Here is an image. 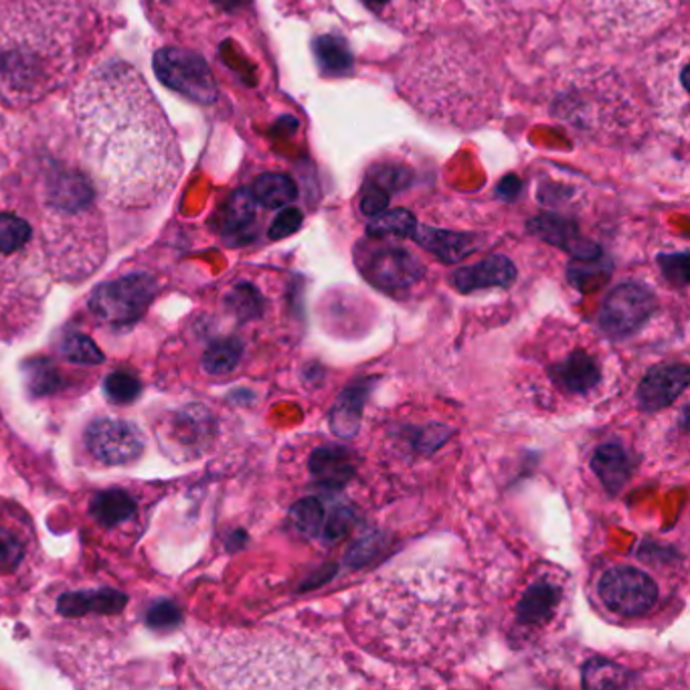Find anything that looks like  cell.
<instances>
[{
	"label": "cell",
	"instance_id": "obj_1",
	"mask_svg": "<svg viewBox=\"0 0 690 690\" xmlns=\"http://www.w3.org/2000/svg\"><path fill=\"white\" fill-rule=\"evenodd\" d=\"M76 167L101 205L150 209L177 189L185 170L177 132L136 67L106 59L71 93Z\"/></svg>",
	"mask_w": 690,
	"mask_h": 690
},
{
	"label": "cell",
	"instance_id": "obj_2",
	"mask_svg": "<svg viewBox=\"0 0 690 690\" xmlns=\"http://www.w3.org/2000/svg\"><path fill=\"white\" fill-rule=\"evenodd\" d=\"M120 0H0V103L27 110L86 71Z\"/></svg>",
	"mask_w": 690,
	"mask_h": 690
},
{
	"label": "cell",
	"instance_id": "obj_3",
	"mask_svg": "<svg viewBox=\"0 0 690 690\" xmlns=\"http://www.w3.org/2000/svg\"><path fill=\"white\" fill-rule=\"evenodd\" d=\"M395 83L401 98L435 126L472 132L501 116L502 67L472 34H422L401 51Z\"/></svg>",
	"mask_w": 690,
	"mask_h": 690
},
{
	"label": "cell",
	"instance_id": "obj_4",
	"mask_svg": "<svg viewBox=\"0 0 690 690\" xmlns=\"http://www.w3.org/2000/svg\"><path fill=\"white\" fill-rule=\"evenodd\" d=\"M462 583L442 571L393 573L373 583L358 605L368 644L395 657H427L466 622Z\"/></svg>",
	"mask_w": 690,
	"mask_h": 690
},
{
	"label": "cell",
	"instance_id": "obj_5",
	"mask_svg": "<svg viewBox=\"0 0 690 690\" xmlns=\"http://www.w3.org/2000/svg\"><path fill=\"white\" fill-rule=\"evenodd\" d=\"M549 114L579 140L595 146L634 142L644 130V106L610 67H569L551 81Z\"/></svg>",
	"mask_w": 690,
	"mask_h": 690
},
{
	"label": "cell",
	"instance_id": "obj_6",
	"mask_svg": "<svg viewBox=\"0 0 690 690\" xmlns=\"http://www.w3.org/2000/svg\"><path fill=\"white\" fill-rule=\"evenodd\" d=\"M98 193L76 165L51 162L43 180L45 244L57 278H86L106 257Z\"/></svg>",
	"mask_w": 690,
	"mask_h": 690
},
{
	"label": "cell",
	"instance_id": "obj_7",
	"mask_svg": "<svg viewBox=\"0 0 690 690\" xmlns=\"http://www.w3.org/2000/svg\"><path fill=\"white\" fill-rule=\"evenodd\" d=\"M200 677L209 687H326L321 664L286 635L209 634L199 642Z\"/></svg>",
	"mask_w": 690,
	"mask_h": 690
},
{
	"label": "cell",
	"instance_id": "obj_8",
	"mask_svg": "<svg viewBox=\"0 0 690 690\" xmlns=\"http://www.w3.org/2000/svg\"><path fill=\"white\" fill-rule=\"evenodd\" d=\"M579 29L600 47L638 49L670 31L687 0H569Z\"/></svg>",
	"mask_w": 690,
	"mask_h": 690
},
{
	"label": "cell",
	"instance_id": "obj_9",
	"mask_svg": "<svg viewBox=\"0 0 690 690\" xmlns=\"http://www.w3.org/2000/svg\"><path fill=\"white\" fill-rule=\"evenodd\" d=\"M156 496L146 484H110L89 492L83 524L100 545L128 551L142 536Z\"/></svg>",
	"mask_w": 690,
	"mask_h": 690
},
{
	"label": "cell",
	"instance_id": "obj_10",
	"mask_svg": "<svg viewBox=\"0 0 690 690\" xmlns=\"http://www.w3.org/2000/svg\"><path fill=\"white\" fill-rule=\"evenodd\" d=\"M645 59L644 88L662 126L674 132L689 128V37L687 29L664 33L652 41Z\"/></svg>",
	"mask_w": 690,
	"mask_h": 690
},
{
	"label": "cell",
	"instance_id": "obj_11",
	"mask_svg": "<svg viewBox=\"0 0 690 690\" xmlns=\"http://www.w3.org/2000/svg\"><path fill=\"white\" fill-rule=\"evenodd\" d=\"M43 568V546L31 512L0 496V600L29 593Z\"/></svg>",
	"mask_w": 690,
	"mask_h": 690
},
{
	"label": "cell",
	"instance_id": "obj_12",
	"mask_svg": "<svg viewBox=\"0 0 690 690\" xmlns=\"http://www.w3.org/2000/svg\"><path fill=\"white\" fill-rule=\"evenodd\" d=\"M79 444L83 462L93 467L132 466L145 456L146 434L138 423L130 420L98 415L86 423Z\"/></svg>",
	"mask_w": 690,
	"mask_h": 690
},
{
	"label": "cell",
	"instance_id": "obj_13",
	"mask_svg": "<svg viewBox=\"0 0 690 690\" xmlns=\"http://www.w3.org/2000/svg\"><path fill=\"white\" fill-rule=\"evenodd\" d=\"M356 266L368 284L385 292H400L423 278L422 262L410 249L390 241H363L356 245Z\"/></svg>",
	"mask_w": 690,
	"mask_h": 690
},
{
	"label": "cell",
	"instance_id": "obj_14",
	"mask_svg": "<svg viewBox=\"0 0 690 690\" xmlns=\"http://www.w3.org/2000/svg\"><path fill=\"white\" fill-rule=\"evenodd\" d=\"M657 310L652 289L638 282H625L610 289L601 304L600 326L612 338H625L638 333Z\"/></svg>",
	"mask_w": 690,
	"mask_h": 690
},
{
	"label": "cell",
	"instance_id": "obj_15",
	"mask_svg": "<svg viewBox=\"0 0 690 690\" xmlns=\"http://www.w3.org/2000/svg\"><path fill=\"white\" fill-rule=\"evenodd\" d=\"M600 598L608 610L623 618H635L652 610L658 600L654 579L635 568H613L601 578Z\"/></svg>",
	"mask_w": 690,
	"mask_h": 690
},
{
	"label": "cell",
	"instance_id": "obj_16",
	"mask_svg": "<svg viewBox=\"0 0 690 690\" xmlns=\"http://www.w3.org/2000/svg\"><path fill=\"white\" fill-rule=\"evenodd\" d=\"M152 298V279L146 276H130L103 284L91 296V310L101 316V321L118 323L130 321L145 310Z\"/></svg>",
	"mask_w": 690,
	"mask_h": 690
},
{
	"label": "cell",
	"instance_id": "obj_17",
	"mask_svg": "<svg viewBox=\"0 0 690 690\" xmlns=\"http://www.w3.org/2000/svg\"><path fill=\"white\" fill-rule=\"evenodd\" d=\"M155 66L156 76L170 88L183 91L185 96L200 101L215 98L209 69L199 57L189 56L183 51H172V49H162L156 56Z\"/></svg>",
	"mask_w": 690,
	"mask_h": 690
},
{
	"label": "cell",
	"instance_id": "obj_18",
	"mask_svg": "<svg viewBox=\"0 0 690 690\" xmlns=\"http://www.w3.org/2000/svg\"><path fill=\"white\" fill-rule=\"evenodd\" d=\"M690 371L687 365H664L650 368L638 385V403L645 413L660 412L679 400L689 387Z\"/></svg>",
	"mask_w": 690,
	"mask_h": 690
},
{
	"label": "cell",
	"instance_id": "obj_19",
	"mask_svg": "<svg viewBox=\"0 0 690 690\" xmlns=\"http://www.w3.org/2000/svg\"><path fill=\"white\" fill-rule=\"evenodd\" d=\"M378 21L401 33H422L432 22L435 0H361Z\"/></svg>",
	"mask_w": 690,
	"mask_h": 690
},
{
	"label": "cell",
	"instance_id": "obj_20",
	"mask_svg": "<svg viewBox=\"0 0 690 690\" xmlns=\"http://www.w3.org/2000/svg\"><path fill=\"white\" fill-rule=\"evenodd\" d=\"M516 279V267L509 257H484L474 266L462 267L454 272L452 282L462 294H472L479 289L509 288Z\"/></svg>",
	"mask_w": 690,
	"mask_h": 690
},
{
	"label": "cell",
	"instance_id": "obj_21",
	"mask_svg": "<svg viewBox=\"0 0 690 690\" xmlns=\"http://www.w3.org/2000/svg\"><path fill=\"white\" fill-rule=\"evenodd\" d=\"M549 375L553 383L571 395H588L601 381L600 365L585 351H575L565 356L555 367H551Z\"/></svg>",
	"mask_w": 690,
	"mask_h": 690
},
{
	"label": "cell",
	"instance_id": "obj_22",
	"mask_svg": "<svg viewBox=\"0 0 690 690\" xmlns=\"http://www.w3.org/2000/svg\"><path fill=\"white\" fill-rule=\"evenodd\" d=\"M559 601H561V591L553 583L549 581L533 583L516 603V610H514L516 623L524 628L545 625L555 615Z\"/></svg>",
	"mask_w": 690,
	"mask_h": 690
},
{
	"label": "cell",
	"instance_id": "obj_23",
	"mask_svg": "<svg viewBox=\"0 0 690 690\" xmlns=\"http://www.w3.org/2000/svg\"><path fill=\"white\" fill-rule=\"evenodd\" d=\"M410 237H413L425 249H430L434 256L440 257L445 264H456L479 247L472 235L452 234V231L430 229V227L413 229Z\"/></svg>",
	"mask_w": 690,
	"mask_h": 690
},
{
	"label": "cell",
	"instance_id": "obj_24",
	"mask_svg": "<svg viewBox=\"0 0 690 690\" xmlns=\"http://www.w3.org/2000/svg\"><path fill=\"white\" fill-rule=\"evenodd\" d=\"M591 470L610 494H620L632 476V462L620 445H601L591 457Z\"/></svg>",
	"mask_w": 690,
	"mask_h": 690
},
{
	"label": "cell",
	"instance_id": "obj_25",
	"mask_svg": "<svg viewBox=\"0 0 690 690\" xmlns=\"http://www.w3.org/2000/svg\"><path fill=\"white\" fill-rule=\"evenodd\" d=\"M310 472L318 484L341 489L353 476V456L343 447H318L310 457Z\"/></svg>",
	"mask_w": 690,
	"mask_h": 690
},
{
	"label": "cell",
	"instance_id": "obj_26",
	"mask_svg": "<svg viewBox=\"0 0 690 690\" xmlns=\"http://www.w3.org/2000/svg\"><path fill=\"white\" fill-rule=\"evenodd\" d=\"M368 387L363 385H353L348 390L341 393V397L336 401V405L331 412V427L334 434L343 440L355 437L361 422H363V410L367 403Z\"/></svg>",
	"mask_w": 690,
	"mask_h": 690
},
{
	"label": "cell",
	"instance_id": "obj_27",
	"mask_svg": "<svg viewBox=\"0 0 690 690\" xmlns=\"http://www.w3.org/2000/svg\"><path fill=\"white\" fill-rule=\"evenodd\" d=\"M254 199L267 209H282L298 199V187L292 178L278 172H267L257 177L252 187Z\"/></svg>",
	"mask_w": 690,
	"mask_h": 690
},
{
	"label": "cell",
	"instance_id": "obj_28",
	"mask_svg": "<svg viewBox=\"0 0 690 690\" xmlns=\"http://www.w3.org/2000/svg\"><path fill=\"white\" fill-rule=\"evenodd\" d=\"M244 356V345L237 338H217L205 348L200 356V367L211 377H223L234 373Z\"/></svg>",
	"mask_w": 690,
	"mask_h": 690
},
{
	"label": "cell",
	"instance_id": "obj_29",
	"mask_svg": "<svg viewBox=\"0 0 690 690\" xmlns=\"http://www.w3.org/2000/svg\"><path fill=\"white\" fill-rule=\"evenodd\" d=\"M314 56L326 76H343V73H348L353 67V56L348 51V45L345 43V39L336 34L318 37L314 41Z\"/></svg>",
	"mask_w": 690,
	"mask_h": 690
},
{
	"label": "cell",
	"instance_id": "obj_30",
	"mask_svg": "<svg viewBox=\"0 0 690 690\" xmlns=\"http://www.w3.org/2000/svg\"><path fill=\"white\" fill-rule=\"evenodd\" d=\"M634 674H630L625 668L618 667L615 662L603 658H591L583 667V687L585 689H623L632 684Z\"/></svg>",
	"mask_w": 690,
	"mask_h": 690
},
{
	"label": "cell",
	"instance_id": "obj_31",
	"mask_svg": "<svg viewBox=\"0 0 690 690\" xmlns=\"http://www.w3.org/2000/svg\"><path fill=\"white\" fill-rule=\"evenodd\" d=\"M33 239V227L17 213H0V256L22 254Z\"/></svg>",
	"mask_w": 690,
	"mask_h": 690
},
{
	"label": "cell",
	"instance_id": "obj_32",
	"mask_svg": "<svg viewBox=\"0 0 690 690\" xmlns=\"http://www.w3.org/2000/svg\"><path fill=\"white\" fill-rule=\"evenodd\" d=\"M225 306L241 321H254L266 310V300L249 282H239L225 296Z\"/></svg>",
	"mask_w": 690,
	"mask_h": 690
},
{
	"label": "cell",
	"instance_id": "obj_33",
	"mask_svg": "<svg viewBox=\"0 0 690 690\" xmlns=\"http://www.w3.org/2000/svg\"><path fill=\"white\" fill-rule=\"evenodd\" d=\"M417 227V223L412 217V213L401 211H390V213H378L375 215V219L368 223V235L371 237H390V235H395V237H410L413 234V229Z\"/></svg>",
	"mask_w": 690,
	"mask_h": 690
},
{
	"label": "cell",
	"instance_id": "obj_34",
	"mask_svg": "<svg viewBox=\"0 0 690 690\" xmlns=\"http://www.w3.org/2000/svg\"><path fill=\"white\" fill-rule=\"evenodd\" d=\"M103 391H106V395L114 403L128 405V403L138 400V395L142 391V383L134 377L132 373H128V371H114L106 378Z\"/></svg>",
	"mask_w": 690,
	"mask_h": 690
},
{
	"label": "cell",
	"instance_id": "obj_35",
	"mask_svg": "<svg viewBox=\"0 0 690 690\" xmlns=\"http://www.w3.org/2000/svg\"><path fill=\"white\" fill-rule=\"evenodd\" d=\"M289 516L302 533L308 536H316L323 531L324 506L318 499H304V501L296 502L289 511Z\"/></svg>",
	"mask_w": 690,
	"mask_h": 690
},
{
	"label": "cell",
	"instance_id": "obj_36",
	"mask_svg": "<svg viewBox=\"0 0 690 690\" xmlns=\"http://www.w3.org/2000/svg\"><path fill=\"white\" fill-rule=\"evenodd\" d=\"M63 355L69 361L89 363V365L101 363V358H103L100 351L89 341L88 336H81V334H69V336H66V341H63Z\"/></svg>",
	"mask_w": 690,
	"mask_h": 690
},
{
	"label": "cell",
	"instance_id": "obj_37",
	"mask_svg": "<svg viewBox=\"0 0 690 690\" xmlns=\"http://www.w3.org/2000/svg\"><path fill=\"white\" fill-rule=\"evenodd\" d=\"M539 225H541V231H539V234L543 235V239L551 241V244L559 245V247H563V249L573 252L571 239H575V237H573V227H571V225L561 221V219H543Z\"/></svg>",
	"mask_w": 690,
	"mask_h": 690
},
{
	"label": "cell",
	"instance_id": "obj_38",
	"mask_svg": "<svg viewBox=\"0 0 690 690\" xmlns=\"http://www.w3.org/2000/svg\"><path fill=\"white\" fill-rule=\"evenodd\" d=\"M660 266L664 276L670 279V284L684 288L689 284V256L680 254V256H662L660 257Z\"/></svg>",
	"mask_w": 690,
	"mask_h": 690
},
{
	"label": "cell",
	"instance_id": "obj_39",
	"mask_svg": "<svg viewBox=\"0 0 690 690\" xmlns=\"http://www.w3.org/2000/svg\"><path fill=\"white\" fill-rule=\"evenodd\" d=\"M302 213L298 209H284L276 217V221L269 229V237L272 239H282V237H288V235L296 234L300 229Z\"/></svg>",
	"mask_w": 690,
	"mask_h": 690
},
{
	"label": "cell",
	"instance_id": "obj_40",
	"mask_svg": "<svg viewBox=\"0 0 690 690\" xmlns=\"http://www.w3.org/2000/svg\"><path fill=\"white\" fill-rule=\"evenodd\" d=\"M351 523H353V514H351V511L336 512L333 519L328 521V524H326V529H324L326 541H338V539H343L346 531L351 529Z\"/></svg>",
	"mask_w": 690,
	"mask_h": 690
}]
</instances>
